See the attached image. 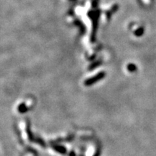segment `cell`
I'll list each match as a JSON object with an SVG mask.
<instances>
[{"mask_svg": "<svg viewBox=\"0 0 156 156\" xmlns=\"http://www.w3.org/2000/svg\"><path fill=\"white\" fill-rule=\"evenodd\" d=\"M128 68H129V70L131 72H134L136 69V66L134 65V64H130V65H129Z\"/></svg>", "mask_w": 156, "mask_h": 156, "instance_id": "6da1fadb", "label": "cell"}]
</instances>
